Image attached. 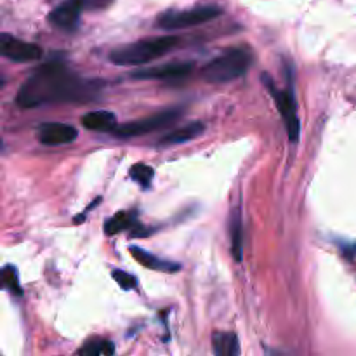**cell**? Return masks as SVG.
<instances>
[{
	"mask_svg": "<svg viewBox=\"0 0 356 356\" xmlns=\"http://www.w3.org/2000/svg\"><path fill=\"white\" fill-rule=\"evenodd\" d=\"M252 54L247 49H228L202 68V76L211 83H225L240 79L249 70Z\"/></svg>",
	"mask_w": 356,
	"mask_h": 356,
	"instance_id": "obj_3",
	"label": "cell"
},
{
	"mask_svg": "<svg viewBox=\"0 0 356 356\" xmlns=\"http://www.w3.org/2000/svg\"><path fill=\"white\" fill-rule=\"evenodd\" d=\"M131 254L139 264H143L148 270L163 271V273H176L177 270H181V264L172 263V261L160 259V257L153 256V254L146 252L145 249H139V247H131Z\"/></svg>",
	"mask_w": 356,
	"mask_h": 356,
	"instance_id": "obj_11",
	"label": "cell"
},
{
	"mask_svg": "<svg viewBox=\"0 0 356 356\" xmlns=\"http://www.w3.org/2000/svg\"><path fill=\"white\" fill-rule=\"evenodd\" d=\"M136 226H138V222H136V212L124 211L115 214L113 218H110L104 222V232H106V235H117V233L125 232V229H134Z\"/></svg>",
	"mask_w": 356,
	"mask_h": 356,
	"instance_id": "obj_15",
	"label": "cell"
},
{
	"mask_svg": "<svg viewBox=\"0 0 356 356\" xmlns=\"http://www.w3.org/2000/svg\"><path fill=\"white\" fill-rule=\"evenodd\" d=\"M82 125L89 131L97 132H111L117 127V117L111 111L106 110H97L89 111L82 117Z\"/></svg>",
	"mask_w": 356,
	"mask_h": 356,
	"instance_id": "obj_12",
	"label": "cell"
},
{
	"mask_svg": "<svg viewBox=\"0 0 356 356\" xmlns=\"http://www.w3.org/2000/svg\"><path fill=\"white\" fill-rule=\"evenodd\" d=\"M205 125L202 122H191V124H186L184 127L176 129V131L169 132L167 136H163L160 139V145H181V143H186L190 139L198 138V136L204 132Z\"/></svg>",
	"mask_w": 356,
	"mask_h": 356,
	"instance_id": "obj_13",
	"label": "cell"
},
{
	"mask_svg": "<svg viewBox=\"0 0 356 356\" xmlns=\"http://www.w3.org/2000/svg\"><path fill=\"white\" fill-rule=\"evenodd\" d=\"M153 176H155V172H153L152 167L146 165V163H136V165L131 167V177L136 183L141 184L143 188H146V190L152 186Z\"/></svg>",
	"mask_w": 356,
	"mask_h": 356,
	"instance_id": "obj_19",
	"label": "cell"
},
{
	"mask_svg": "<svg viewBox=\"0 0 356 356\" xmlns=\"http://www.w3.org/2000/svg\"><path fill=\"white\" fill-rule=\"evenodd\" d=\"M38 143L45 146H59L70 145L76 139V129L68 124H59V122H49L42 124L37 131Z\"/></svg>",
	"mask_w": 356,
	"mask_h": 356,
	"instance_id": "obj_8",
	"label": "cell"
},
{
	"mask_svg": "<svg viewBox=\"0 0 356 356\" xmlns=\"http://www.w3.org/2000/svg\"><path fill=\"white\" fill-rule=\"evenodd\" d=\"M177 37H156L145 38V40L134 42V44L122 45L110 52V61L117 66H139L152 63L162 58L167 52L172 51L177 45Z\"/></svg>",
	"mask_w": 356,
	"mask_h": 356,
	"instance_id": "obj_2",
	"label": "cell"
},
{
	"mask_svg": "<svg viewBox=\"0 0 356 356\" xmlns=\"http://www.w3.org/2000/svg\"><path fill=\"white\" fill-rule=\"evenodd\" d=\"M292 75L289 73V86L285 90H278L277 87L271 83L270 76L263 75V82L266 83V87L270 89L271 96H273L275 103H277L278 111H280L282 118L285 122V127H287L289 139L291 141H298L299 139V117H298V108H296V96H294V80H291Z\"/></svg>",
	"mask_w": 356,
	"mask_h": 356,
	"instance_id": "obj_6",
	"label": "cell"
},
{
	"mask_svg": "<svg viewBox=\"0 0 356 356\" xmlns=\"http://www.w3.org/2000/svg\"><path fill=\"white\" fill-rule=\"evenodd\" d=\"M193 65L191 63H169V65L156 66V68H146L139 70V72L132 73V79L138 80H172V79H183V76L190 75Z\"/></svg>",
	"mask_w": 356,
	"mask_h": 356,
	"instance_id": "obj_9",
	"label": "cell"
},
{
	"mask_svg": "<svg viewBox=\"0 0 356 356\" xmlns=\"http://www.w3.org/2000/svg\"><path fill=\"white\" fill-rule=\"evenodd\" d=\"M0 52L3 58L10 59L14 63H31L38 61L44 54L42 47L31 42L19 40L9 33L0 35Z\"/></svg>",
	"mask_w": 356,
	"mask_h": 356,
	"instance_id": "obj_7",
	"label": "cell"
},
{
	"mask_svg": "<svg viewBox=\"0 0 356 356\" xmlns=\"http://www.w3.org/2000/svg\"><path fill=\"white\" fill-rule=\"evenodd\" d=\"M113 353H115L113 343H110V341H103V339L89 341V343H87L86 346H82L79 350V355H86V356L113 355Z\"/></svg>",
	"mask_w": 356,
	"mask_h": 356,
	"instance_id": "obj_17",
	"label": "cell"
},
{
	"mask_svg": "<svg viewBox=\"0 0 356 356\" xmlns=\"http://www.w3.org/2000/svg\"><path fill=\"white\" fill-rule=\"evenodd\" d=\"M82 6L75 0H66V2L59 3L58 7L49 13V23L52 26L59 28V30H75L76 24H79L80 14H82Z\"/></svg>",
	"mask_w": 356,
	"mask_h": 356,
	"instance_id": "obj_10",
	"label": "cell"
},
{
	"mask_svg": "<svg viewBox=\"0 0 356 356\" xmlns=\"http://www.w3.org/2000/svg\"><path fill=\"white\" fill-rule=\"evenodd\" d=\"M103 82L76 75L61 61H51L35 70L19 87L16 104L38 108L54 103H87L99 96Z\"/></svg>",
	"mask_w": 356,
	"mask_h": 356,
	"instance_id": "obj_1",
	"label": "cell"
},
{
	"mask_svg": "<svg viewBox=\"0 0 356 356\" xmlns=\"http://www.w3.org/2000/svg\"><path fill=\"white\" fill-rule=\"evenodd\" d=\"M111 277H113V280L117 282L124 291H134V289L138 287V280H136L134 275L131 273H125V271H120V270H113Z\"/></svg>",
	"mask_w": 356,
	"mask_h": 356,
	"instance_id": "obj_20",
	"label": "cell"
},
{
	"mask_svg": "<svg viewBox=\"0 0 356 356\" xmlns=\"http://www.w3.org/2000/svg\"><path fill=\"white\" fill-rule=\"evenodd\" d=\"M181 115H183V110H179V108L163 110V111H159V113L149 115V117L146 118H141V120H134L124 125H117L110 134H113L115 138H120V139L145 136L153 131H160V129L163 127H169V125H172L174 122L179 120Z\"/></svg>",
	"mask_w": 356,
	"mask_h": 356,
	"instance_id": "obj_5",
	"label": "cell"
},
{
	"mask_svg": "<svg viewBox=\"0 0 356 356\" xmlns=\"http://www.w3.org/2000/svg\"><path fill=\"white\" fill-rule=\"evenodd\" d=\"M82 6V9L87 10H101V9H106L113 0H75Z\"/></svg>",
	"mask_w": 356,
	"mask_h": 356,
	"instance_id": "obj_21",
	"label": "cell"
},
{
	"mask_svg": "<svg viewBox=\"0 0 356 356\" xmlns=\"http://www.w3.org/2000/svg\"><path fill=\"white\" fill-rule=\"evenodd\" d=\"M222 14V9L218 6H198L186 10H165L156 19V26L162 30H183V28L197 26L216 19Z\"/></svg>",
	"mask_w": 356,
	"mask_h": 356,
	"instance_id": "obj_4",
	"label": "cell"
},
{
	"mask_svg": "<svg viewBox=\"0 0 356 356\" xmlns=\"http://www.w3.org/2000/svg\"><path fill=\"white\" fill-rule=\"evenodd\" d=\"M2 282H3V287H6L13 296L23 294V289H21V284H19V275H17V270L14 266L2 268Z\"/></svg>",
	"mask_w": 356,
	"mask_h": 356,
	"instance_id": "obj_18",
	"label": "cell"
},
{
	"mask_svg": "<svg viewBox=\"0 0 356 356\" xmlns=\"http://www.w3.org/2000/svg\"><path fill=\"white\" fill-rule=\"evenodd\" d=\"M229 232H232V252L235 261H242V216H240V211H233L232 214V225H229Z\"/></svg>",
	"mask_w": 356,
	"mask_h": 356,
	"instance_id": "obj_16",
	"label": "cell"
},
{
	"mask_svg": "<svg viewBox=\"0 0 356 356\" xmlns=\"http://www.w3.org/2000/svg\"><path fill=\"white\" fill-rule=\"evenodd\" d=\"M212 350L218 356L240 355L238 337L233 332H214V336H212Z\"/></svg>",
	"mask_w": 356,
	"mask_h": 356,
	"instance_id": "obj_14",
	"label": "cell"
}]
</instances>
